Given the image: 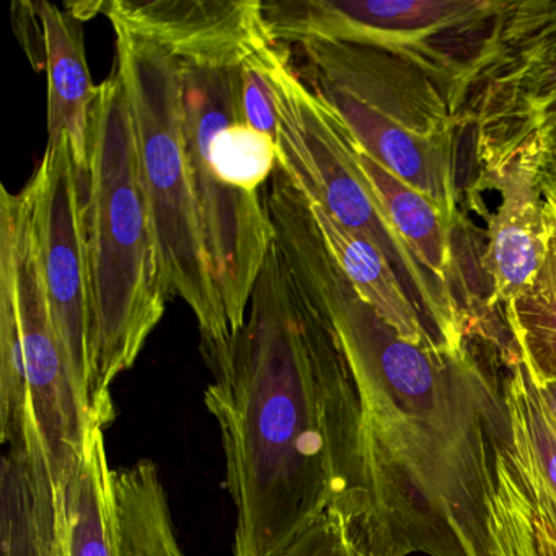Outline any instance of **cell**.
Wrapping results in <instances>:
<instances>
[{
	"label": "cell",
	"mask_w": 556,
	"mask_h": 556,
	"mask_svg": "<svg viewBox=\"0 0 556 556\" xmlns=\"http://www.w3.org/2000/svg\"><path fill=\"white\" fill-rule=\"evenodd\" d=\"M0 273L14 286L27 376L28 412L66 516L90 419L51 317L24 188L0 190Z\"/></svg>",
	"instance_id": "cell-8"
},
{
	"label": "cell",
	"mask_w": 556,
	"mask_h": 556,
	"mask_svg": "<svg viewBox=\"0 0 556 556\" xmlns=\"http://www.w3.org/2000/svg\"><path fill=\"white\" fill-rule=\"evenodd\" d=\"M180 71L198 213L227 320L236 333L275 245L262 190L278 168V141L240 119L239 64L204 67L180 61Z\"/></svg>",
	"instance_id": "cell-4"
},
{
	"label": "cell",
	"mask_w": 556,
	"mask_h": 556,
	"mask_svg": "<svg viewBox=\"0 0 556 556\" xmlns=\"http://www.w3.org/2000/svg\"><path fill=\"white\" fill-rule=\"evenodd\" d=\"M213 382L233 556H281L331 509L353 522L359 500V402L337 334L295 282L278 243L245 320L201 351Z\"/></svg>",
	"instance_id": "cell-2"
},
{
	"label": "cell",
	"mask_w": 556,
	"mask_h": 556,
	"mask_svg": "<svg viewBox=\"0 0 556 556\" xmlns=\"http://www.w3.org/2000/svg\"><path fill=\"white\" fill-rule=\"evenodd\" d=\"M311 89L340 116L367 154L425 194L441 210L448 226H455L458 201L455 132L422 135L341 90L327 86Z\"/></svg>",
	"instance_id": "cell-14"
},
{
	"label": "cell",
	"mask_w": 556,
	"mask_h": 556,
	"mask_svg": "<svg viewBox=\"0 0 556 556\" xmlns=\"http://www.w3.org/2000/svg\"><path fill=\"white\" fill-rule=\"evenodd\" d=\"M112 473L105 428L92 421L83 460L67 491L60 556H119Z\"/></svg>",
	"instance_id": "cell-17"
},
{
	"label": "cell",
	"mask_w": 556,
	"mask_h": 556,
	"mask_svg": "<svg viewBox=\"0 0 556 556\" xmlns=\"http://www.w3.org/2000/svg\"><path fill=\"white\" fill-rule=\"evenodd\" d=\"M484 177L496 185L501 203L490 219L483 266L491 279L490 305L504 307L530 285L545 255V213L532 139Z\"/></svg>",
	"instance_id": "cell-13"
},
{
	"label": "cell",
	"mask_w": 556,
	"mask_h": 556,
	"mask_svg": "<svg viewBox=\"0 0 556 556\" xmlns=\"http://www.w3.org/2000/svg\"><path fill=\"white\" fill-rule=\"evenodd\" d=\"M84 181V224L96 301L89 415L115 419L112 383L131 369L172 295L142 187L128 96L118 71L99 84Z\"/></svg>",
	"instance_id": "cell-3"
},
{
	"label": "cell",
	"mask_w": 556,
	"mask_h": 556,
	"mask_svg": "<svg viewBox=\"0 0 556 556\" xmlns=\"http://www.w3.org/2000/svg\"><path fill=\"white\" fill-rule=\"evenodd\" d=\"M536 387H539L543 403H545V406L548 408L549 415H552L553 421H555L556 425V383H546V386Z\"/></svg>",
	"instance_id": "cell-25"
},
{
	"label": "cell",
	"mask_w": 556,
	"mask_h": 556,
	"mask_svg": "<svg viewBox=\"0 0 556 556\" xmlns=\"http://www.w3.org/2000/svg\"><path fill=\"white\" fill-rule=\"evenodd\" d=\"M295 71L307 86H327L422 135L455 132L447 90L402 54L344 43L294 47Z\"/></svg>",
	"instance_id": "cell-10"
},
{
	"label": "cell",
	"mask_w": 556,
	"mask_h": 556,
	"mask_svg": "<svg viewBox=\"0 0 556 556\" xmlns=\"http://www.w3.org/2000/svg\"><path fill=\"white\" fill-rule=\"evenodd\" d=\"M24 191L51 317L89 413L96 301L84 224L83 174L66 138L47 146Z\"/></svg>",
	"instance_id": "cell-9"
},
{
	"label": "cell",
	"mask_w": 556,
	"mask_h": 556,
	"mask_svg": "<svg viewBox=\"0 0 556 556\" xmlns=\"http://www.w3.org/2000/svg\"><path fill=\"white\" fill-rule=\"evenodd\" d=\"M504 393L535 556H556V425L519 354L507 364Z\"/></svg>",
	"instance_id": "cell-15"
},
{
	"label": "cell",
	"mask_w": 556,
	"mask_h": 556,
	"mask_svg": "<svg viewBox=\"0 0 556 556\" xmlns=\"http://www.w3.org/2000/svg\"><path fill=\"white\" fill-rule=\"evenodd\" d=\"M546 249L530 285L504 305L517 353L536 386L556 383V211L543 201Z\"/></svg>",
	"instance_id": "cell-19"
},
{
	"label": "cell",
	"mask_w": 556,
	"mask_h": 556,
	"mask_svg": "<svg viewBox=\"0 0 556 556\" xmlns=\"http://www.w3.org/2000/svg\"><path fill=\"white\" fill-rule=\"evenodd\" d=\"M281 556H369L354 532L350 517L340 509L328 510L288 546Z\"/></svg>",
	"instance_id": "cell-22"
},
{
	"label": "cell",
	"mask_w": 556,
	"mask_h": 556,
	"mask_svg": "<svg viewBox=\"0 0 556 556\" xmlns=\"http://www.w3.org/2000/svg\"><path fill=\"white\" fill-rule=\"evenodd\" d=\"M351 144L357 165L372 185L396 232L405 240L426 271L455 301L451 285L454 271L451 233L454 227L448 226L441 210L431 200L400 180L372 155L367 154L353 135Z\"/></svg>",
	"instance_id": "cell-18"
},
{
	"label": "cell",
	"mask_w": 556,
	"mask_h": 556,
	"mask_svg": "<svg viewBox=\"0 0 556 556\" xmlns=\"http://www.w3.org/2000/svg\"><path fill=\"white\" fill-rule=\"evenodd\" d=\"M555 119L556 89L533 100L514 115L484 148L477 151L478 161L483 164L484 170L496 167L532 135L533 129Z\"/></svg>",
	"instance_id": "cell-23"
},
{
	"label": "cell",
	"mask_w": 556,
	"mask_h": 556,
	"mask_svg": "<svg viewBox=\"0 0 556 556\" xmlns=\"http://www.w3.org/2000/svg\"><path fill=\"white\" fill-rule=\"evenodd\" d=\"M279 245L353 376V527L369 556H535L504 351L480 334L405 340L357 295L315 227H295Z\"/></svg>",
	"instance_id": "cell-1"
},
{
	"label": "cell",
	"mask_w": 556,
	"mask_h": 556,
	"mask_svg": "<svg viewBox=\"0 0 556 556\" xmlns=\"http://www.w3.org/2000/svg\"><path fill=\"white\" fill-rule=\"evenodd\" d=\"M307 206L331 258L350 279L357 295L379 317L413 343H426L439 334L429 327L395 269L377 247L338 223L324 207L308 201Z\"/></svg>",
	"instance_id": "cell-16"
},
{
	"label": "cell",
	"mask_w": 556,
	"mask_h": 556,
	"mask_svg": "<svg viewBox=\"0 0 556 556\" xmlns=\"http://www.w3.org/2000/svg\"><path fill=\"white\" fill-rule=\"evenodd\" d=\"M504 8L494 0H288L263 2V17L285 47L344 43L402 54L434 77L457 110L473 79L458 54Z\"/></svg>",
	"instance_id": "cell-7"
},
{
	"label": "cell",
	"mask_w": 556,
	"mask_h": 556,
	"mask_svg": "<svg viewBox=\"0 0 556 556\" xmlns=\"http://www.w3.org/2000/svg\"><path fill=\"white\" fill-rule=\"evenodd\" d=\"M275 47L276 45H271L263 48L239 64L237 97L240 119L256 131L278 141V112L269 76V64Z\"/></svg>",
	"instance_id": "cell-21"
},
{
	"label": "cell",
	"mask_w": 556,
	"mask_h": 556,
	"mask_svg": "<svg viewBox=\"0 0 556 556\" xmlns=\"http://www.w3.org/2000/svg\"><path fill=\"white\" fill-rule=\"evenodd\" d=\"M115 70L128 96L142 187L172 295L184 299L201 333V351L232 338L207 255L191 181L184 126L180 61L113 25Z\"/></svg>",
	"instance_id": "cell-5"
},
{
	"label": "cell",
	"mask_w": 556,
	"mask_h": 556,
	"mask_svg": "<svg viewBox=\"0 0 556 556\" xmlns=\"http://www.w3.org/2000/svg\"><path fill=\"white\" fill-rule=\"evenodd\" d=\"M12 22L31 66L47 73L48 146L66 138L84 177L99 86L87 64L83 22L51 2H15Z\"/></svg>",
	"instance_id": "cell-12"
},
{
	"label": "cell",
	"mask_w": 556,
	"mask_h": 556,
	"mask_svg": "<svg viewBox=\"0 0 556 556\" xmlns=\"http://www.w3.org/2000/svg\"><path fill=\"white\" fill-rule=\"evenodd\" d=\"M269 76L278 112V167L308 203L386 255L429 327L444 340H464L470 318L396 232L357 165L350 129L299 76L291 47L273 48Z\"/></svg>",
	"instance_id": "cell-6"
},
{
	"label": "cell",
	"mask_w": 556,
	"mask_h": 556,
	"mask_svg": "<svg viewBox=\"0 0 556 556\" xmlns=\"http://www.w3.org/2000/svg\"><path fill=\"white\" fill-rule=\"evenodd\" d=\"M533 151H535L536 180L543 201L556 211V119L533 129Z\"/></svg>",
	"instance_id": "cell-24"
},
{
	"label": "cell",
	"mask_w": 556,
	"mask_h": 556,
	"mask_svg": "<svg viewBox=\"0 0 556 556\" xmlns=\"http://www.w3.org/2000/svg\"><path fill=\"white\" fill-rule=\"evenodd\" d=\"M118 520L119 556H187L157 465L148 458L112 473Z\"/></svg>",
	"instance_id": "cell-20"
},
{
	"label": "cell",
	"mask_w": 556,
	"mask_h": 556,
	"mask_svg": "<svg viewBox=\"0 0 556 556\" xmlns=\"http://www.w3.org/2000/svg\"><path fill=\"white\" fill-rule=\"evenodd\" d=\"M112 25L167 51L181 63L230 67L273 41L260 0H112Z\"/></svg>",
	"instance_id": "cell-11"
}]
</instances>
